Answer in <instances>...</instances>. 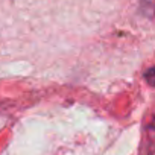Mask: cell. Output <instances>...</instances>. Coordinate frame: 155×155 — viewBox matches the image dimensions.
Returning a JSON list of instances; mask_svg holds the SVG:
<instances>
[{"label": "cell", "instance_id": "6da1fadb", "mask_svg": "<svg viewBox=\"0 0 155 155\" xmlns=\"http://www.w3.org/2000/svg\"><path fill=\"white\" fill-rule=\"evenodd\" d=\"M146 81H147L152 87H155V68H150V70L146 73Z\"/></svg>", "mask_w": 155, "mask_h": 155}]
</instances>
